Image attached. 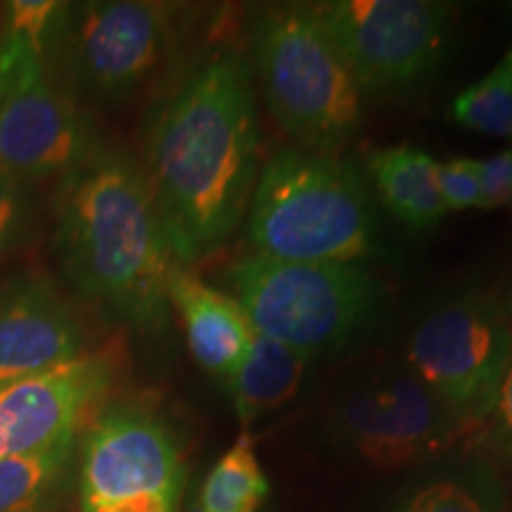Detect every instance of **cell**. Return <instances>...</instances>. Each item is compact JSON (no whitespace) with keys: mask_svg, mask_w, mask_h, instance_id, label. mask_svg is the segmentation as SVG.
I'll return each instance as SVG.
<instances>
[{"mask_svg":"<svg viewBox=\"0 0 512 512\" xmlns=\"http://www.w3.org/2000/svg\"><path fill=\"white\" fill-rule=\"evenodd\" d=\"M448 114L465 131L512 143V38L491 72L451 100Z\"/></svg>","mask_w":512,"mask_h":512,"instance_id":"18","label":"cell"},{"mask_svg":"<svg viewBox=\"0 0 512 512\" xmlns=\"http://www.w3.org/2000/svg\"><path fill=\"white\" fill-rule=\"evenodd\" d=\"M503 309H505V313H508V318H510V323H512V290H510V294H508V299H505Z\"/></svg>","mask_w":512,"mask_h":512,"instance_id":"26","label":"cell"},{"mask_svg":"<svg viewBox=\"0 0 512 512\" xmlns=\"http://www.w3.org/2000/svg\"><path fill=\"white\" fill-rule=\"evenodd\" d=\"M8 456V434H5L3 425H0V458Z\"/></svg>","mask_w":512,"mask_h":512,"instance_id":"25","label":"cell"},{"mask_svg":"<svg viewBox=\"0 0 512 512\" xmlns=\"http://www.w3.org/2000/svg\"><path fill=\"white\" fill-rule=\"evenodd\" d=\"M69 448L0 458V512H31L46 501L60 477Z\"/></svg>","mask_w":512,"mask_h":512,"instance_id":"19","label":"cell"},{"mask_svg":"<svg viewBox=\"0 0 512 512\" xmlns=\"http://www.w3.org/2000/svg\"><path fill=\"white\" fill-rule=\"evenodd\" d=\"M183 512H202V508H200V505H197V501H195V503H190L188 508H185Z\"/></svg>","mask_w":512,"mask_h":512,"instance_id":"27","label":"cell"},{"mask_svg":"<svg viewBox=\"0 0 512 512\" xmlns=\"http://www.w3.org/2000/svg\"><path fill=\"white\" fill-rule=\"evenodd\" d=\"M249 62L268 110L297 147L339 155L356 136L363 93L311 5L264 12Z\"/></svg>","mask_w":512,"mask_h":512,"instance_id":"4","label":"cell"},{"mask_svg":"<svg viewBox=\"0 0 512 512\" xmlns=\"http://www.w3.org/2000/svg\"><path fill=\"white\" fill-rule=\"evenodd\" d=\"M486 422H491V434H494L498 448L512 456V356L501 389H498L496 406Z\"/></svg>","mask_w":512,"mask_h":512,"instance_id":"24","label":"cell"},{"mask_svg":"<svg viewBox=\"0 0 512 512\" xmlns=\"http://www.w3.org/2000/svg\"><path fill=\"white\" fill-rule=\"evenodd\" d=\"M228 283L256 335L306 358L349 342L380 302V283L361 264L247 254L228 268Z\"/></svg>","mask_w":512,"mask_h":512,"instance_id":"5","label":"cell"},{"mask_svg":"<svg viewBox=\"0 0 512 512\" xmlns=\"http://www.w3.org/2000/svg\"><path fill=\"white\" fill-rule=\"evenodd\" d=\"M463 425L413 375L358 389L342 401L337 430L370 465L394 470L444 451Z\"/></svg>","mask_w":512,"mask_h":512,"instance_id":"11","label":"cell"},{"mask_svg":"<svg viewBox=\"0 0 512 512\" xmlns=\"http://www.w3.org/2000/svg\"><path fill=\"white\" fill-rule=\"evenodd\" d=\"M36 226V202L29 183L0 166V256L29 240Z\"/></svg>","mask_w":512,"mask_h":512,"instance_id":"21","label":"cell"},{"mask_svg":"<svg viewBox=\"0 0 512 512\" xmlns=\"http://www.w3.org/2000/svg\"><path fill=\"white\" fill-rule=\"evenodd\" d=\"M475 162L482 185V209L512 207V145Z\"/></svg>","mask_w":512,"mask_h":512,"instance_id":"23","label":"cell"},{"mask_svg":"<svg viewBox=\"0 0 512 512\" xmlns=\"http://www.w3.org/2000/svg\"><path fill=\"white\" fill-rule=\"evenodd\" d=\"M112 370L107 358L86 354L48 373L0 384V425L8 434V456L72 451L76 427L105 396Z\"/></svg>","mask_w":512,"mask_h":512,"instance_id":"12","label":"cell"},{"mask_svg":"<svg viewBox=\"0 0 512 512\" xmlns=\"http://www.w3.org/2000/svg\"><path fill=\"white\" fill-rule=\"evenodd\" d=\"M437 181L446 214L482 209V185H479L475 159L451 157L446 162H437Z\"/></svg>","mask_w":512,"mask_h":512,"instance_id":"22","label":"cell"},{"mask_svg":"<svg viewBox=\"0 0 512 512\" xmlns=\"http://www.w3.org/2000/svg\"><path fill=\"white\" fill-rule=\"evenodd\" d=\"M309 358L285 344L254 335L245 354L226 377L242 427H252L290 403L302 387Z\"/></svg>","mask_w":512,"mask_h":512,"instance_id":"16","label":"cell"},{"mask_svg":"<svg viewBox=\"0 0 512 512\" xmlns=\"http://www.w3.org/2000/svg\"><path fill=\"white\" fill-rule=\"evenodd\" d=\"M403 512H498V496L486 479H434L408 498Z\"/></svg>","mask_w":512,"mask_h":512,"instance_id":"20","label":"cell"},{"mask_svg":"<svg viewBox=\"0 0 512 512\" xmlns=\"http://www.w3.org/2000/svg\"><path fill=\"white\" fill-rule=\"evenodd\" d=\"M368 174L384 207L406 226L427 230L446 216L430 152L411 143L380 147L368 157Z\"/></svg>","mask_w":512,"mask_h":512,"instance_id":"15","label":"cell"},{"mask_svg":"<svg viewBox=\"0 0 512 512\" xmlns=\"http://www.w3.org/2000/svg\"><path fill=\"white\" fill-rule=\"evenodd\" d=\"M86 337L67 302L43 278L0 285V384L86 356Z\"/></svg>","mask_w":512,"mask_h":512,"instance_id":"13","label":"cell"},{"mask_svg":"<svg viewBox=\"0 0 512 512\" xmlns=\"http://www.w3.org/2000/svg\"><path fill=\"white\" fill-rule=\"evenodd\" d=\"M176 8L150 0L67 5L55 46L74 86L119 100L150 79L174 38Z\"/></svg>","mask_w":512,"mask_h":512,"instance_id":"10","label":"cell"},{"mask_svg":"<svg viewBox=\"0 0 512 512\" xmlns=\"http://www.w3.org/2000/svg\"><path fill=\"white\" fill-rule=\"evenodd\" d=\"M254 72L235 46L200 57L147 126L143 176L181 266L209 259L247 219L259 176Z\"/></svg>","mask_w":512,"mask_h":512,"instance_id":"1","label":"cell"},{"mask_svg":"<svg viewBox=\"0 0 512 512\" xmlns=\"http://www.w3.org/2000/svg\"><path fill=\"white\" fill-rule=\"evenodd\" d=\"M363 95H392L437 72L453 36L451 5L437 0H330L311 5Z\"/></svg>","mask_w":512,"mask_h":512,"instance_id":"7","label":"cell"},{"mask_svg":"<svg viewBox=\"0 0 512 512\" xmlns=\"http://www.w3.org/2000/svg\"><path fill=\"white\" fill-rule=\"evenodd\" d=\"M169 306L181 318L192 358L226 380L256 335L242 304L176 264L169 275Z\"/></svg>","mask_w":512,"mask_h":512,"instance_id":"14","label":"cell"},{"mask_svg":"<svg viewBox=\"0 0 512 512\" xmlns=\"http://www.w3.org/2000/svg\"><path fill=\"white\" fill-rule=\"evenodd\" d=\"M185 463L155 413L117 406L83 441L81 512H181Z\"/></svg>","mask_w":512,"mask_h":512,"instance_id":"9","label":"cell"},{"mask_svg":"<svg viewBox=\"0 0 512 512\" xmlns=\"http://www.w3.org/2000/svg\"><path fill=\"white\" fill-rule=\"evenodd\" d=\"M247 238L268 259L361 264L377 249V216L354 164L290 145L259 169Z\"/></svg>","mask_w":512,"mask_h":512,"instance_id":"3","label":"cell"},{"mask_svg":"<svg viewBox=\"0 0 512 512\" xmlns=\"http://www.w3.org/2000/svg\"><path fill=\"white\" fill-rule=\"evenodd\" d=\"M46 50L0 38V166L22 181L67 176L98 150L74 100L50 81Z\"/></svg>","mask_w":512,"mask_h":512,"instance_id":"8","label":"cell"},{"mask_svg":"<svg viewBox=\"0 0 512 512\" xmlns=\"http://www.w3.org/2000/svg\"><path fill=\"white\" fill-rule=\"evenodd\" d=\"M55 247L67 280L86 302L136 328L169 318V275L178 261L143 169L98 147L60 178Z\"/></svg>","mask_w":512,"mask_h":512,"instance_id":"2","label":"cell"},{"mask_svg":"<svg viewBox=\"0 0 512 512\" xmlns=\"http://www.w3.org/2000/svg\"><path fill=\"white\" fill-rule=\"evenodd\" d=\"M271 494L254 439L242 432L204 479L197 505L202 512H259Z\"/></svg>","mask_w":512,"mask_h":512,"instance_id":"17","label":"cell"},{"mask_svg":"<svg viewBox=\"0 0 512 512\" xmlns=\"http://www.w3.org/2000/svg\"><path fill=\"white\" fill-rule=\"evenodd\" d=\"M512 356V323L489 294H460L427 313L408 342L413 377L463 425L489 420Z\"/></svg>","mask_w":512,"mask_h":512,"instance_id":"6","label":"cell"}]
</instances>
